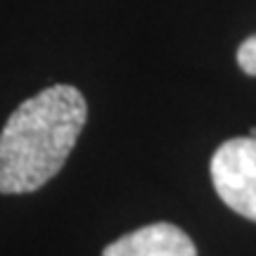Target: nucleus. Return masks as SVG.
<instances>
[{"label": "nucleus", "instance_id": "f257e3e1", "mask_svg": "<svg viewBox=\"0 0 256 256\" xmlns=\"http://www.w3.org/2000/svg\"><path fill=\"white\" fill-rule=\"evenodd\" d=\"M86 119V98L74 86H50L22 102L0 133V192H36L52 180L66 164Z\"/></svg>", "mask_w": 256, "mask_h": 256}, {"label": "nucleus", "instance_id": "f03ea898", "mask_svg": "<svg viewBox=\"0 0 256 256\" xmlns=\"http://www.w3.org/2000/svg\"><path fill=\"white\" fill-rule=\"evenodd\" d=\"M211 183L223 204L256 223V138H232L211 156Z\"/></svg>", "mask_w": 256, "mask_h": 256}, {"label": "nucleus", "instance_id": "7ed1b4c3", "mask_svg": "<svg viewBox=\"0 0 256 256\" xmlns=\"http://www.w3.org/2000/svg\"><path fill=\"white\" fill-rule=\"evenodd\" d=\"M102 256H197V249L178 226L152 223L107 244Z\"/></svg>", "mask_w": 256, "mask_h": 256}, {"label": "nucleus", "instance_id": "20e7f679", "mask_svg": "<svg viewBox=\"0 0 256 256\" xmlns=\"http://www.w3.org/2000/svg\"><path fill=\"white\" fill-rule=\"evenodd\" d=\"M238 64L244 74L256 76V34L249 36L247 40L238 48Z\"/></svg>", "mask_w": 256, "mask_h": 256}, {"label": "nucleus", "instance_id": "39448f33", "mask_svg": "<svg viewBox=\"0 0 256 256\" xmlns=\"http://www.w3.org/2000/svg\"><path fill=\"white\" fill-rule=\"evenodd\" d=\"M249 138H256V126L252 128V130H249Z\"/></svg>", "mask_w": 256, "mask_h": 256}]
</instances>
